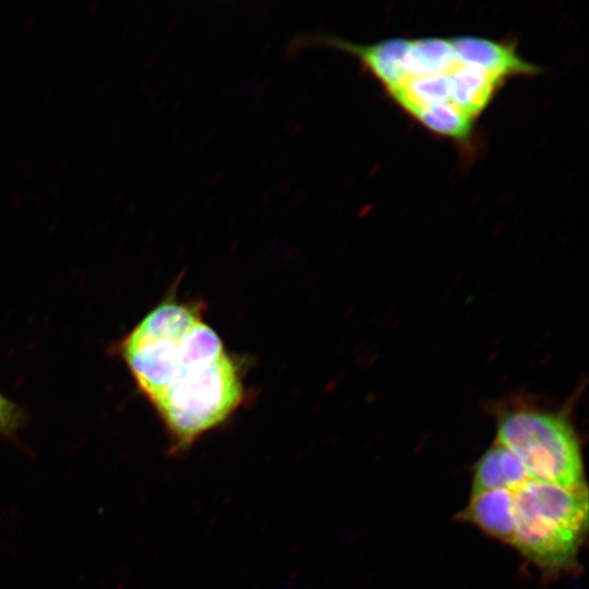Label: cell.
<instances>
[{"instance_id":"obj_2","label":"cell","mask_w":589,"mask_h":589,"mask_svg":"<svg viewBox=\"0 0 589 589\" xmlns=\"http://www.w3.org/2000/svg\"><path fill=\"white\" fill-rule=\"evenodd\" d=\"M121 351L161 419L172 453L220 426L243 400L239 368L196 305L158 304L127 336Z\"/></svg>"},{"instance_id":"obj_3","label":"cell","mask_w":589,"mask_h":589,"mask_svg":"<svg viewBox=\"0 0 589 589\" xmlns=\"http://www.w3.org/2000/svg\"><path fill=\"white\" fill-rule=\"evenodd\" d=\"M509 491L510 545L546 574L576 568L588 531V485L567 488L528 478Z\"/></svg>"},{"instance_id":"obj_4","label":"cell","mask_w":589,"mask_h":589,"mask_svg":"<svg viewBox=\"0 0 589 589\" xmlns=\"http://www.w3.org/2000/svg\"><path fill=\"white\" fill-rule=\"evenodd\" d=\"M495 441L520 460L530 479L587 485L579 438L562 414L531 408L504 411Z\"/></svg>"},{"instance_id":"obj_7","label":"cell","mask_w":589,"mask_h":589,"mask_svg":"<svg viewBox=\"0 0 589 589\" xmlns=\"http://www.w3.org/2000/svg\"><path fill=\"white\" fill-rule=\"evenodd\" d=\"M21 423V412L0 394V433L11 435Z\"/></svg>"},{"instance_id":"obj_1","label":"cell","mask_w":589,"mask_h":589,"mask_svg":"<svg viewBox=\"0 0 589 589\" xmlns=\"http://www.w3.org/2000/svg\"><path fill=\"white\" fill-rule=\"evenodd\" d=\"M290 51L326 47L352 56L411 120L466 143L478 119L512 79L539 73L515 44L480 36L386 38L359 44L329 33H303Z\"/></svg>"},{"instance_id":"obj_5","label":"cell","mask_w":589,"mask_h":589,"mask_svg":"<svg viewBox=\"0 0 589 589\" xmlns=\"http://www.w3.org/2000/svg\"><path fill=\"white\" fill-rule=\"evenodd\" d=\"M460 520L474 525L488 536L510 545L514 533L513 498L509 490H489L470 494Z\"/></svg>"},{"instance_id":"obj_6","label":"cell","mask_w":589,"mask_h":589,"mask_svg":"<svg viewBox=\"0 0 589 589\" xmlns=\"http://www.w3.org/2000/svg\"><path fill=\"white\" fill-rule=\"evenodd\" d=\"M528 478L520 460L495 441L474 466L471 494L498 489L512 490Z\"/></svg>"}]
</instances>
